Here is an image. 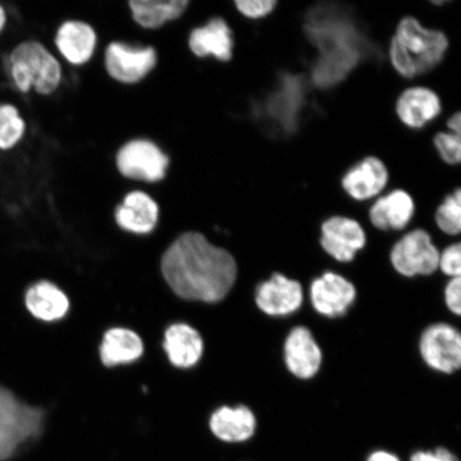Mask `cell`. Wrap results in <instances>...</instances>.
<instances>
[{"label":"cell","mask_w":461,"mask_h":461,"mask_svg":"<svg viewBox=\"0 0 461 461\" xmlns=\"http://www.w3.org/2000/svg\"><path fill=\"white\" fill-rule=\"evenodd\" d=\"M435 146L438 153L446 163L457 165L461 158L460 135L454 132H439L435 136Z\"/></svg>","instance_id":"28"},{"label":"cell","mask_w":461,"mask_h":461,"mask_svg":"<svg viewBox=\"0 0 461 461\" xmlns=\"http://www.w3.org/2000/svg\"><path fill=\"white\" fill-rule=\"evenodd\" d=\"M441 112L439 97L424 86L403 91L396 103V113L409 128L420 129Z\"/></svg>","instance_id":"19"},{"label":"cell","mask_w":461,"mask_h":461,"mask_svg":"<svg viewBox=\"0 0 461 461\" xmlns=\"http://www.w3.org/2000/svg\"><path fill=\"white\" fill-rule=\"evenodd\" d=\"M366 243L365 230L353 219L337 216L322 223L321 244L339 262L353 261Z\"/></svg>","instance_id":"11"},{"label":"cell","mask_w":461,"mask_h":461,"mask_svg":"<svg viewBox=\"0 0 461 461\" xmlns=\"http://www.w3.org/2000/svg\"><path fill=\"white\" fill-rule=\"evenodd\" d=\"M9 73L21 92L34 89L40 95H51L60 85L62 71L57 58L37 41L16 46L9 57Z\"/></svg>","instance_id":"5"},{"label":"cell","mask_w":461,"mask_h":461,"mask_svg":"<svg viewBox=\"0 0 461 461\" xmlns=\"http://www.w3.org/2000/svg\"><path fill=\"white\" fill-rule=\"evenodd\" d=\"M42 408L28 405L0 387V461H11L36 446L46 428Z\"/></svg>","instance_id":"4"},{"label":"cell","mask_w":461,"mask_h":461,"mask_svg":"<svg viewBox=\"0 0 461 461\" xmlns=\"http://www.w3.org/2000/svg\"><path fill=\"white\" fill-rule=\"evenodd\" d=\"M438 227L448 235H457L461 230V194L456 189L439 206L436 212Z\"/></svg>","instance_id":"27"},{"label":"cell","mask_w":461,"mask_h":461,"mask_svg":"<svg viewBox=\"0 0 461 461\" xmlns=\"http://www.w3.org/2000/svg\"><path fill=\"white\" fill-rule=\"evenodd\" d=\"M26 307L34 317L44 321L62 319L70 308L66 294L50 282H39L26 294Z\"/></svg>","instance_id":"23"},{"label":"cell","mask_w":461,"mask_h":461,"mask_svg":"<svg viewBox=\"0 0 461 461\" xmlns=\"http://www.w3.org/2000/svg\"><path fill=\"white\" fill-rule=\"evenodd\" d=\"M164 348L173 366L192 367L203 354V339L193 327L175 324L165 332Z\"/></svg>","instance_id":"21"},{"label":"cell","mask_w":461,"mask_h":461,"mask_svg":"<svg viewBox=\"0 0 461 461\" xmlns=\"http://www.w3.org/2000/svg\"><path fill=\"white\" fill-rule=\"evenodd\" d=\"M413 212L411 194L399 189L375 202L370 210V219L373 226L379 230H402L411 222Z\"/></svg>","instance_id":"22"},{"label":"cell","mask_w":461,"mask_h":461,"mask_svg":"<svg viewBox=\"0 0 461 461\" xmlns=\"http://www.w3.org/2000/svg\"><path fill=\"white\" fill-rule=\"evenodd\" d=\"M161 270L178 297L207 303L226 297L238 275L230 253L197 232L184 233L173 241L161 259Z\"/></svg>","instance_id":"1"},{"label":"cell","mask_w":461,"mask_h":461,"mask_svg":"<svg viewBox=\"0 0 461 461\" xmlns=\"http://www.w3.org/2000/svg\"><path fill=\"white\" fill-rule=\"evenodd\" d=\"M460 122L461 119L459 113H455L452 118H449L447 121V126L448 129L451 130V132L460 135Z\"/></svg>","instance_id":"34"},{"label":"cell","mask_w":461,"mask_h":461,"mask_svg":"<svg viewBox=\"0 0 461 461\" xmlns=\"http://www.w3.org/2000/svg\"><path fill=\"white\" fill-rule=\"evenodd\" d=\"M157 202L143 192L125 195L123 203L115 210V221L121 229L136 234L152 232L158 221Z\"/></svg>","instance_id":"16"},{"label":"cell","mask_w":461,"mask_h":461,"mask_svg":"<svg viewBox=\"0 0 461 461\" xmlns=\"http://www.w3.org/2000/svg\"><path fill=\"white\" fill-rule=\"evenodd\" d=\"M448 46L445 33L420 25L407 16L397 25L390 44V60L402 77L412 78L432 70L442 61Z\"/></svg>","instance_id":"3"},{"label":"cell","mask_w":461,"mask_h":461,"mask_svg":"<svg viewBox=\"0 0 461 461\" xmlns=\"http://www.w3.org/2000/svg\"><path fill=\"white\" fill-rule=\"evenodd\" d=\"M26 131L25 121L9 104L0 105V149H9L20 142Z\"/></svg>","instance_id":"26"},{"label":"cell","mask_w":461,"mask_h":461,"mask_svg":"<svg viewBox=\"0 0 461 461\" xmlns=\"http://www.w3.org/2000/svg\"><path fill=\"white\" fill-rule=\"evenodd\" d=\"M276 5L274 0H238L235 2L236 8L240 11L241 14L250 17V19L267 16L272 13Z\"/></svg>","instance_id":"30"},{"label":"cell","mask_w":461,"mask_h":461,"mask_svg":"<svg viewBox=\"0 0 461 461\" xmlns=\"http://www.w3.org/2000/svg\"><path fill=\"white\" fill-rule=\"evenodd\" d=\"M367 461H400L394 454L389 452L378 451L375 452L368 457Z\"/></svg>","instance_id":"33"},{"label":"cell","mask_w":461,"mask_h":461,"mask_svg":"<svg viewBox=\"0 0 461 461\" xmlns=\"http://www.w3.org/2000/svg\"><path fill=\"white\" fill-rule=\"evenodd\" d=\"M5 22H7V15H5L4 8L0 5V32L3 31Z\"/></svg>","instance_id":"35"},{"label":"cell","mask_w":461,"mask_h":461,"mask_svg":"<svg viewBox=\"0 0 461 461\" xmlns=\"http://www.w3.org/2000/svg\"><path fill=\"white\" fill-rule=\"evenodd\" d=\"M169 158L157 144L144 140H131L117 154V167L125 177L144 182L163 180Z\"/></svg>","instance_id":"7"},{"label":"cell","mask_w":461,"mask_h":461,"mask_svg":"<svg viewBox=\"0 0 461 461\" xmlns=\"http://www.w3.org/2000/svg\"><path fill=\"white\" fill-rule=\"evenodd\" d=\"M305 97V85L299 75L282 74L274 90L265 97L262 115L276 131L291 135L298 129Z\"/></svg>","instance_id":"6"},{"label":"cell","mask_w":461,"mask_h":461,"mask_svg":"<svg viewBox=\"0 0 461 461\" xmlns=\"http://www.w3.org/2000/svg\"><path fill=\"white\" fill-rule=\"evenodd\" d=\"M257 304L264 313L284 316L295 312L303 301V292L298 281L276 274L264 282L257 292Z\"/></svg>","instance_id":"13"},{"label":"cell","mask_w":461,"mask_h":461,"mask_svg":"<svg viewBox=\"0 0 461 461\" xmlns=\"http://www.w3.org/2000/svg\"><path fill=\"white\" fill-rule=\"evenodd\" d=\"M460 292L461 280L460 276H458V278H453L449 281L446 288V303L447 308L456 315H460L461 313Z\"/></svg>","instance_id":"31"},{"label":"cell","mask_w":461,"mask_h":461,"mask_svg":"<svg viewBox=\"0 0 461 461\" xmlns=\"http://www.w3.org/2000/svg\"><path fill=\"white\" fill-rule=\"evenodd\" d=\"M55 43L58 50L68 62L80 66L94 56L96 33L85 22L68 21L58 29Z\"/></svg>","instance_id":"18"},{"label":"cell","mask_w":461,"mask_h":461,"mask_svg":"<svg viewBox=\"0 0 461 461\" xmlns=\"http://www.w3.org/2000/svg\"><path fill=\"white\" fill-rule=\"evenodd\" d=\"M100 354L106 366L134 362L143 354L142 339L137 333L125 328H113L103 338Z\"/></svg>","instance_id":"24"},{"label":"cell","mask_w":461,"mask_h":461,"mask_svg":"<svg viewBox=\"0 0 461 461\" xmlns=\"http://www.w3.org/2000/svg\"><path fill=\"white\" fill-rule=\"evenodd\" d=\"M411 461H459L452 452L445 447L437 448L434 452L419 451L414 453Z\"/></svg>","instance_id":"32"},{"label":"cell","mask_w":461,"mask_h":461,"mask_svg":"<svg viewBox=\"0 0 461 461\" xmlns=\"http://www.w3.org/2000/svg\"><path fill=\"white\" fill-rule=\"evenodd\" d=\"M157 51L153 48H131L113 42L105 51V67L111 77L122 84H136L157 66Z\"/></svg>","instance_id":"10"},{"label":"cell","mask_w":461,"mask_h":461,"mask_svg":"<svg viewBox=\"0 0 461 461\" xmlns=\"http://www.w3.org/2000/svg\"><path fill=\"white\" fill-rule=\"evenodd\" d=\"M420 355L436 371L452 374L461 366L460 333L447 324L432 325L420 342Z\"/></svg>","instance_id":"9"},{"label":"cell","mask_w":461,"mask_h":461,"mask_svg":"<svg viewBox=\"0 0 461 461\" xmlns=\"http://www.w3.org/2000/svg\"><path fill=\"white\" fill-rule=\"evenodd\" d=\"M442 272L453 278H458L461 274V246L455 244L447 248L439 257V264Z\"/></svg>","instance_id":"29"},{"label":"cell","mask_w":461,"mask_h":461,"mask_svg":"<svg viewBox=\"0 0 461 461\" xmlns=\"http://www.w3.org/2000/svg\"><path fill=\"white\" fill-rule=\"evenodd\" d=\"M304 28L319 51L312 80L322 89L341 83L370 50L365 34L342 9L324 5L311 10Z\"/></svg>","instance_id":"2"},{"label":"cell","mask_w":461,"mask_h":461,"mask_svg":"<svg viewBox=\"0 0 461 461\" xmlns=\"http://www.w3.org/2000/svg\"><path fill=\"white\" fill-rule=\"evenodd\" d=\"M389 173L382 160L367 158L351 168L343 177L345 192L363 201L375 197L387 185Z\"/></svg>","instance_id":"17"},{"label":"cell","mask_w":461,"mask_h":461,"mask_svg":"<svg viewBox=\"0 0 461 461\" xmlns=\"http://www.w3.org/2000/svg\"><path fill=\"white\" fill-rule=\"evenodd\" d=\"M439 257L429 234L418 229L397 241L391 252V262L402 276H428L438 268Z\"/></svg>","instance_id":"8"},{"label":"cell","mask_w":461,"mask_h":461,"mask_svg":"<svg viewBox=\"0 0 461 461\" xmlns=\"http://www.w3.org/2000/svg\"><path fill=\"white\" fill-rule=\"evenodd\" d=\"M132 19L146 29H157L185 13L187 0H131Z\"/></svg>","instance_id":"25"},{"label":"cell","mask_w":461,"mask_h":461,"mask_svg":"<svg viewBox=\"0 0 461 461\" xmlns=\"http://www.w3.org/2000/svg\"><path fill=\"white\" fill-rule=\"evenodd\" d=\"M285 356L288 370L302 379L315 376L321 365L320 346L304 327H297L288 334Z\"/></svg>","instance_id":"15"},{"label":"cell","mask_w":461,"mask_h":461,"mask_svg":"<svg viewBox=\"0 0 461 461\" xmlns=\"http://www.w3.org/2000/svg\"><path fill=\"white\" fill-rule=\"evenodd\" d=\"M356 298V288L342 276L326 273L311 285V301L317 312L336 317L346 313Z\"/></svg>","instance_id":"12"},{"label":"cell","mask_w":461,"mask_h":461,"mask_svg":"<svg viewBox=\"0 0 461 461\" xmlns=\"http://www.w3.org/2000/svg\"><path fill=\"white\" fill-rule=\"evenodd\" d=\"M188 43L190 50L201 58L214 56L221 61H229L232 58V32L221 17L211 20L203 27L194 29Z\"/></svg>","instance_id":"20"},{"label":"cell","mask_w":461,"mask_h":461,"mask_svg":"<svg viewBox=\"0 0 461 461\" xmlns=\"http://www.w3.org/2000/svg\"><path fill=\"white\" fill-rule=\"evenodd\" d=\"M209 429L218 441L239 445L251 439L255 435L257 419L250 409L245 406H224L212 414Z\"/></svg>","instance_id":"14"}]
</instances>
